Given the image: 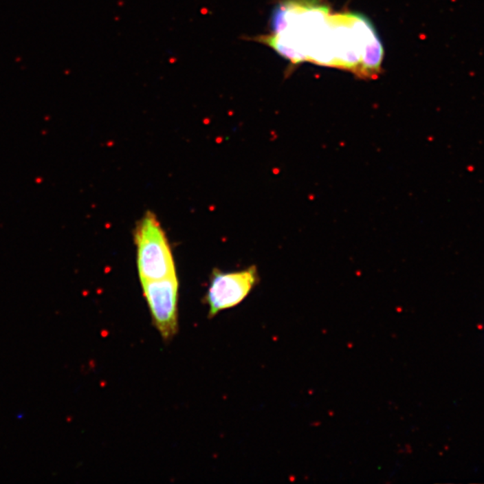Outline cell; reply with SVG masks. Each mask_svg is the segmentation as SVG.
<instances>
[{"label": "cell", "instance_id": "4", "mask_svg": "<svg viewBox=\"0 0 484 484\" xmlns=\"http://www.w3.org/2000/svg\"><path fill=\"white\" fill-rule=\"evenodd\" d=\"M258 282V270L254 265L234 272L214 270L205 296L209 320L217 317L221 311L240 305Z\"/></svg>", "mask_w": 484, "mask_h": 484}, {"label": "cell", "instance_id": "3", "mask_svg": "<svg viewBox=\"0 0 484 484\" xmlns=\"http://www.w3.org/2000/svg\"><path fill=\"white\" fill-rule=\"evenodd\" d=\"M152 323L164 342L172 341L179 331L178 276L141 282Z\"/></svg>", "mask_w": 484, "mask_h": 484}, {"label": "cell", "instance_id": "2", "mask_svg": "<svg viewBox=\"0 0 484 484\" xmlns=\"http://www.w3.org/2000/svg\"><path fill=\"white\" fill-rule=\"evenodd\" d=\"M140 282L175 276L172 247L157 217L147 211L138 221L134 232Z\"/></svg>", "mask_w": 484, "mask_h": 484}, {"label": "cell", "instance_id": "1", "mask_svg": "<svg viewBox=\"0 0 484 484\" xmlns=\"http://www.w3.org/2000/svg\"><path fill=\"white\" fill-rule=\"evenodd\" d=\"M255 41L294 63L313 62L377 75L383 60L382 41L373 23L361 14H332L316 0H285L273 12L271 34Z\"/></svg>", "mask_w": 484, "mask_h": 484}]
</instances>
